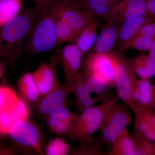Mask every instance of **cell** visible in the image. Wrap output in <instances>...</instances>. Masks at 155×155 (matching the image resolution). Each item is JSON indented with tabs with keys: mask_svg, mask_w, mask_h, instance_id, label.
I'll use <instances>...</instances> for the list:
<instances>
[{
	"mask_svg": "<svg viewBox=\"0 0 155 155\" xmlns=\"http://www.w3.org/2000/svg\"><path fill=\"white\" fill-rule=\"evenodd\" d=\"M137 35L155 37V21L149 22L143 26Z\"/></svg>",
	"mask_w": 155,
	"mask_h": 155,
	"instance_id": "36",
	"label": "cell"
},
{
	"mask_svg": "<svg viewBox=\"0 0 155 155\" xmlns=\"http://www.w3.org/2000/svg\"><path fill=\"white\" fill-rule=\"evenodd\" d=\"M58 65L54 54L51 62L41 63L32 72L41 96L47 94L61 84L58 77Z\"/></svg>",
	"mask_w": 155,
	"mask_h": 155,
	"instance_id": "11",
	"label": "cell"
},
{
	"mask_svg": "<svg viewBox=\"0 0 155 155\" xmlns=\"http://www.w3.org/2000/svg\"><path fill=\"white\" fill-rule=\"evenodd\" d=\"M10 110L16 122L29 117L27 104L21 98L19 99Z\"/></svg>",
	"mask_w": 155,
	"mask_h": 155,
	"instance_id": "31",
	"label": "cell"
},
{
	"mask_svg": "<svg viewBox=\"0 0 155 155\" xmlns=\"http://www.w3.org/2000/svg\"><path fill=\"white\" fill-rule=\"evenodd\" d=\"M78 116V114L70 110L68 107H64L57 109L48 115L45 118L48 117L58 120L73 122L75 121Z\"/></svg>",
	"mask_w": 155,
	"mask_h": 155,
	"instance_id": "32",
	"label": "cell"
},
{
	"mask_svg": "<svg viewBox=\"0 0 155 155\" xmlns=\"http://www.w3.org/2000/svg\"><path fill=\"white\" fill-rule=\"evenodd\" d=\"M128 60L130 68L136 75L148 79L155 76V62L152 61L147 55L141 54L128 58Z\"/></svg>",
	"mask_w": 155,
	"mask_h": 155,
	"instance_id": "20",
	"label": "cell"
},
{
	"mask_svg": "<svg viewBox=\"0 0 155 155\" xmlns=\"http://www.w3.org/2000/svg\"><path fill=\"white\" fill-rule=\"evenodd\" d=\"M69 88L74 95L73 106L79 114L87 108L93 107L100 101L97 97H91V92L87 88L80 72L73 81Z\"/></svg>",
	"mask_w": 155,
	"mask_h": 155,
	"instance_id": "14",
	"label": "cell"
},
{
	"mask_svg": "<svg viewBox=\"0 0 155 155\" xmlns=\"http://www.w3.org/2000/svg\"><path fill=\"white\" fill-rule=\"evenodd\" d=\"M132 111L136 117L144 119L155 127V111L149 107H140Z\"/></svg>",
	"mask_w": 155,
	"mask_h": 155,
	"instance_id": "34",
	"label": "cell"
},
{
	"mask_svg": "<svg viewBox=\"0 0 155 155\" xmlns=\"http://www.w3.org/2000/svg\"><path fill=\"white\" fill-rule=\"evenodd\" d=\"M80 73L89 90L91 93L95 94L100 101L102 102L114 96L107 83L101 77L87 72Z\"/></svg>",
	"mask_w": 155,
	"mask_h": 155,
	"instance_id": "19",
	"label": "cell"
},
{
	"mask_svg": "<svg viewBox=\"0 0 155 155\" xmlns=\"http://www.w3.org/2000/svg\"><path fill=\"white\" fill-rule=\"evenodd\" d=\"M9 134L15 144L24 151H31L38 155H45L41 130L29 117L16 121Z\"/></svg>",
	"mask_w": 155,
	"mask_h": 155,
	"instance_id": "6",
	"label": "cell"
},
{
	"mask_svg": "<svg viewBox=\"0 0 155 155\" xmlns=\"http://www.w3.org/2000/svg\"><path fill=\"white\" fill-rule=\"evenodd\" d=\"M135 144V155H155V142L144 137L134 129L132 134Z\"/></svg>",
	"mask_w": 155,
	"mask_h": 155,
	"instance_id": "25",
	"label": "cell"
},
{
	"mask_svg": "<svg viewBox=\"0 0 155 155\" xmlns=\"http://www.w3.org/2000/svg\"><path fill=\"white\" fill-rule=\"evenodd\" d=\"M116 97L113 96L98 105L84 110L78 115L65 136L71 141L79 143L92 138L100 130L106 110Z\"/></svg>",
	"mask_w": 155,
	"mask_h": 155,
	"instance_id": "3",
	"label": "cell"
},
{
	"mask_svg": "<svg viewBox=\"0 0 155 155\" xmlns=\"http://www.w3.org/2000/svg\"><path fill=\"white\" fill-rule=\"evenodd\" d=\"M101 24L99 19L94 18L78 35L75 43L84 56L88 53L94 45Z\"/></svg>",
	"mask_w": 155,
	"mask_h": 155,
	"instance_id": "17",
	"label": "cell"
},
{
	"mask_svg": "<svg viewBox=\"0 0 155 155\" xmlns=\"http://www.w3.org/2000/svg\"><path fill=\"white\" fill-rule=\"evenodd\" d=\"M121 25L117 18L107 20L101 24L100 34L91 51L109 54L115 50Z\"/></svg>",
	"mask_w": 155,
	"mask_h": 155,
	"instance_id": "13",
	"label": "cell"
},
{
	"mask_svg": "<svg viewBox=\"0 0 155 155\" xmlns=\"http://www.w3.org/2000/svg\"><path fill=\"white\" fill-rule=\"evenodd\" d=\"M41 8H23L11 21L0 28V60L13 67L24 53L25 40Z\"/></svg>",
	"mask_w": 155,
	"mask_h": 155,
	"instance_id": "1",
	"label": "cell"
},
{
	"mask_svg": "<svg viewBox=\"0 0 155 155\" xmlns=\"http://www.w3.org/2000/svg\"><path fill=\"white\" fill-rule=\"evenodd\" d=\"M48 127L53 133L58 135H64L68 133L71 128L73 122L58 119L45 118Z\"/></svg>",
	"mask_w": 155,
	"mask_h": 155,
	"instance_id": "29",
	"label": "cell"
},
{
	"mask_svg": "<svg viewBox=\"0 0 155 155\" xmlns=\"http://www.w3.org/2000/svg\"><path fill=\"white\" fill-rule=\"evenodd\" d=\"M8 1V0H0V4L4 2H6V1Z\"/></svg>",
	"mask_w": 155,
	"mask_h": 155,
	"instance_id": "43",
	"label": "cell"
},
{
	"mask_svg": "<svg viewBox=\"0 0 155 155\" xmlns=\"http://www.w3.org/2000/svg\"><path fill=\"white\" fill-rule=\"evenodd\" d=\"M55 31L58 46L66 43H75L77 37L75 31L68 24L57 18H56Z\"/></svg>",
	"mask_w": 155,
	"mask_h": 155,
	"instance_id": "24",
	"label": "cell"
},
{
	"mask_svg": "<svg viewBox=\"0 0 155 155\" xmlns=\"http://www.w3.org/2000/svg\"><path fill=\"white\" fill-rule=\"evenodd\" d=\"M16 122L10 110L0 111V133L8 134Z\"/></svg>",
	"mask_w": 155,
	"mask_h": 155,
	"instance_id": "33",
	"label": "cell"
},
{
	"mask_svg": "<svg viewBox=\"0 0 155 155\" xmlns=\"http://www.w3.org/2000/svg\"><path fill=\"white\" fill-rule=\"evenodd\" d=\"M109 54L114 62L117 97L129 108L134 88L138 79L130 68L127 57L115 50Z\"/></svg>",
	"mask_w": 155,
	"mask_h": 155,
	"instance_id": "7",
	"label": "cell"
},
{
	"mask_svg": "<svg viewBox=\"0 0 155 155\" xmlns=\"http://www.w3.org/2000/svg\"><path fill=\"white\" fill-rule=\"evenodd\" d=\"M147 14L146 0H121L116 7V16L121 23Z\"/></svg>",
	"mask_w": 155,
	"mask_h": 155,
	"instance_id": "15",
	"label": "cell"
},
{
	"mask_svg": "<svg viewBox=\"0 0 155 155\" xmlns=\"http://www.w3.org/2000/svg\"><path fill=\"white\" fill-rule=\"evenodd\" d=\"M118 4L107 3L102 4L87 11L90 13L94 18L103 19L106 21L114 18H117L116 16V7Z\"/></svg>",
	"mask_w": 155,
	"mask_h": 155,
	"instance_id": "27",
	"label": "cell"
},
{
	"mask_svg": "<svg viewBox=\"0 0 155 155\" xmlns=\"http://www.w3.org/2000/svg\"><path fill=\"white\" fill-rule=\"evenodd\" d=\"M72 93L71 89L64 84H60L47 94L41 97L34 107L38 116L45 119L57 109L62 107H68L72 103L69 97Z\"/></svg>",
	"mask_w": 155,
	"mask_h": 155,
	"instance_id": "10",
	"label": "cell"
},
{
	"mask_svg": "<svg viewBox=\"0 0 155 155\" xmlns=\"http://www.w3.org/2000/svg\"><path fill=\"white\" fill-rule=\"evenodd\" d=\"M155 21V17L147 14L135 19L125 20L121 23L119 35L116 42V51L124 54L140 28L149 22Z\"/></svg>",
	"mask_w": 155,
	"mask_h": 155,
	"instance_id": "12",
	"label": "cell"
},
{
	"mask_svg": "<svg viewBox=\"0 0 155 155\" xmlns=\"http://www.w3.org/2000/svg\"><path fill=\"white\" fill-rule=\"evenodd\" d=\"M4 66L2 62L0 60V78L2 77L4 73Z\"/></svg>",
	"mask_w": 155,
	"mask_h": 155,
	"instance_id": "42",
	"label": "cell"
},
{
	"mask_svg": "<svg viewBox=\"0 0 155 155\" xmlns=\"http://www.w3.org/2000/svg\"><path fill=\"white\" fill-rule=\"evenodd\" d=\"M15 93L7 87H0V111L11 110L19 100Z\"/></svg>",
	"mask_w": 155,
	"mask_h": 155,
	"instance_id": "28",
	"label": "cell"
},
{
	"mask_svg": "<svg viewBox=\"0 0 155 155\" xmlns=\"http://www.w3.org/2000/svg\"><path fill=\"white\" fill-rule=\"evenodd\" d=\"M149 107L151 108L155 111V85H154L153 95L152 100Z\"/></svg>",
	"mask_w": 155,
	"mask_h": 155,
	"instance_id": "41",
	"label": "cell"
},
{
	"mask_svg": "<svg viewBox=\"0 0 155 155\" xmlns=\"http://www.w3.org/2000/svg\"><path fill=\"white\" fill-rule=\"evenodd\" d=\"M155 37L145 35H136L130 42L128 50H136L139 51H149Z\"/></svg>",
	"mask_w": 155,
	"mask_h": 155,
	"instance_id": "30",
	"label": "cell"
},
{
	"mask_svg": "<svg viewBox=\"0 0 155 155\" xmlns=\"http://www.w3.org/2000/svg\"><path fill=\"white\" fill-rule=\"evenodd\" d=\"M22 7V0H8L0 4V28L16 17Z\"/></svg>",
	"mask_w": 155,
	"mask_h": 155,
	"instance_id": "23",
	"label": "cell"
},
{
	"mask_svg": "<svg viewBox=\"0 0 155 155\" xmlns=\"http://www.w3.org/2000/svg\"><path fill=\"white\" fill-rule=\"evenodd\" d=\"M18 87L21 99L34 107L39 101L40 95L32 73L25 72L18 79Z\"/></svg>",
	"mask_w": 155,
	"mask_h": 155,
	"instance_id": "18",
	"label": "cell"
},
{
	"mask_svg": "<svg viewBox=\"0 0 155 155\" xmlns=\"http://www.w3.org/2000/svg\"><path fill=\"white\" fill-rule=\"evenodd\" d=\"M49 8L55 17L68 24L77 36L94 19L84 7L82 0H55Z\"/></svg>",
	"mask_w": 155,
	"mask_h": 155,
	"instance_id": "5",
	"label": "cell"
},
{
	"mask_svg": "<svg viewBox=\"0 0 155 155\" xmlns=\"http://www.w3.org/2000/svg\"><path fill=\"white\" fill-rule=\"evenodd\" d=\"M54 54L64 71V85L69 87L81 70L84 57L75 43H70L57 50Z\"/></svg>",
	"mask_w": 155,
	"mask_h": 155,
	"instance_id": "8",
	"label": "cell"
},
{
	"mask_svg": "<svg viewBox=\"0 0 155 155\" xmlns=\"http://www.w3.org/2000/svg\"><path fill=\"white\" fill-rule=\"evenodd\" d=\"M146 2L148 13L155 17V0H146Z\"/></svg>",
	"mask_w": 155,
	"mask_h": 155,
	"instance_id": "38",
	"label": "cell"
},
{
	"mask_svg": "<svg viewBox=\"0 0 155 155\" xmlns=\"http://www.w3.org/2000/svg\"><path fill=\"white\" fill-rule=\"evenodd\" d=\"M71 148L69 143L64 138L55 137L48 142L45 147L46 155H69Z\"/></svg>",
	"mask_w": 155,
	"mask_h": 155,
	"instance_id": "26",
	"label": "cell"
},
{
	"mask_svg": "<svg viewBox=\"0 0 155 155\" xmlns=\"http://www.w3.org/2000/svg\"><path fill=\"white\" fill-rule=\"evenodd\" d=\"M110 150L109 155H135L134 140L127 128L116 137Z\"/></svg>",
	"mask_w": 155,
	"mask_h": 155,
	"instance_id": "21",
	"label": "cell"
},
{
	"mask_svg": "<svg viewBox=\"0 0 155 155\" xmlns=\"http://www.w3.org/2000/svg\"><path fill=\"white\" fill-rule=\"evenodd\" d=\"M132 121L129 108L120 102L117 96L106 110L100 128L101 140L104 145L111 147L116 137Z\"/></svg>",
	"mask_w": 155,
	"mask_h": 155,
	"instance_id": "4",
	"label": "cell"
},
{
	"mask_svg": "<svg viewBox=\"0 0 155 155\" xmlns=\"http://www.w3.org/2000/svg\"><path fill=\"white\" fill-rule=\"evenodd\" d=\"M153 92L154 85L150 79H138L132 92L129 109L132 111L137 107H149Z\"/></svg>",
	"mask_w": 155,
	"mask_h": 155,
	"instance_id": "16",
	"label": "cell"
},
{
	"mask_svg": "<svg viewBox=\"0 0 155 155\" xmlns=\"http://www.w3.org/2000/svg\"><path fill=\"white\" fill-rule=\"evenodd\" d=\"M56 18L49 6L41 8L25 40L24 49L32 55L51 51L58 46Z\"/></svg>",
	"mask_w": 155,
	"mask_h": 155,
	"instance_id": "2",
	"label": "cell"
},
{
	"mask_svg": "<svg viewBox=\"0 0 155 155\" xmlns=\"http://www.w3.org/2000/svg\"><path fill=\"white\" fill-rule=\"evenodd\" d=\"M55 0H33L36 7L43 8L50 6Z\"/></svg>",
	"mask_w": 155,
	"mask_h": 155,
	"instance_id": "39",
	"label": "cell"
},
{
	"mask_svg": "<svg viewBox=\"0 0 155 155\" xmlns=\"http://www.w3.org/2000/svg\"><path fill=\"white\" fill-rule=\"evenodd\" d=\"M81 72L100 76L106 81L111 88H115L114 64L110 54L90 51L82 62Z\"/></svg>",
	"mask_w": 155,
	"mask_h": 155,
	"instance_id": "9",
	"label": "cell"
},
{
	"mask_svg": "<svg viewBox=\"0 0 155 155\" xmlns=\"http://www.w3.org/2000/svg\"><path fill=\"white\" fill-rule=\"evenodd\" d=\"M1 134V133H0ZM17 152L14 148L6 147L2 142V139L0 135V155L17 154Z\"/></svg>",
	"mask_w": 155,
	"mask_h": 155,
	"instance_id": "37",
	"label": "cell"
},
{
	"mask_svg": "<svg viewBox=\"0 0 155 155\" xmlns=\"http://www.w3.org/2000/svg\"><path fill=\"white\" fill-rule=\"evenodd\" d=\"M121 0H82L84 7L87 10L92 8L96 6L107 3L118 4Z\"/></svg>",
	"mask_w": 155,
	"mask_h": 155,
	"instance_id": "35",
	"label": "cell"
},
{
	"mask_svg": "<svg viewBox=\"0 0 155 155\" xmlns=\"http://www.w3.org/2000/svg\"><path fill=\"white\" fill-rule=\"evenodd\" d=\"M148 52L149 54L148 56L149 58L152 61L155 62V39Z\"/></svg>",
	"mask_w": 155,
	"mask_h": 155,
	"instance_id": "40",
	"label": "cell"
},
{
	"mask_svg": "<svg viewBox=\"0 0 155 155\" xmlns=\"http://www.w3.org/2000/svg\"><path fill=\"white\" fill-rule=\"evenodd\" d=\"M101 140L94 136L71 148L69 155H109Z\"/></svg>",
	"mask_w": 155,
	"mask_h": 155,
	"instance_id": "22",
	"label": "cell"
}]
</instances>
